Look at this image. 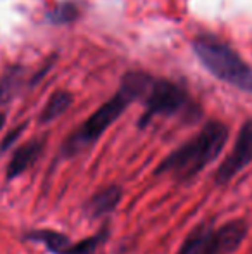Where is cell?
<instances>
[{
    "instance_id": "cell-14",
    "label": "cell",
    "mask_w": 252,
    "mask_h": 254,
    "mask_svg": "<svg viewBox=\"0 0 252 254\" xmlns=\"http://www.w3.org/2000/svg\"><path fill=\"white\" fill-rule=\"evenodd\" d=\"M104 237L105 234H97L94 237H88L85 241L78 242V244H71L64 254H94L99 246L104 242Z\"/></svg>"
},
{
    "instance_id": "cell-7",
    "label": "cell",
    "mask_w": 252,
    "mask_h": 254,
    "mask_svg": "<svg viewBox=\"0 0 252 254\" xmlns=\"http://www.w3.org/2000/svg\"><path fill=\"white\" fill-rule=\"evenodd\" d=\"M44 149L45 138H33V140L26 142V144L19 145L14 151L9 164H7V178H16L19 175H23L28 168H31L40 159Z\"/></svg>"
},
{
    "instance_id": "cell-15",
    "label": "cell",
    "mask_w": 252,
    "mask_h": 254,
    "mask_svg": "<svg viewBox=\"0 0 252 254\" xmlns=\"http://www.w3.org/2000/svg\"><path fill=\"white\" fill-rule=\"evenodd\" d=\"M24 128H26V123H21L19 127H16L14 130H10L9 133L5 135V138H3L2 145H0V151H7V149H9L10 145H12L14 142H16L17 138L21 137V133L24 131Z\"/></svg>"
},
{
    "instance_id": "cell-10",
    "label": "cell",
    "mask_w": 252,
    "mask_h": 254,
    "mask_svg": "<svg viewBox=\"0 0 252 254\" xmlns=\"http://www.w3.org/2000/svg\"><path fill=\"white\" fill-rule=\"evenodd\" d=\"M81 16V5L76 0H62L57 5H54L47 12V21L55 26H62V24H73Z\"/></svg>"
},
{
    "instance_id": "cell-11",
    "label": "cell",
    "mask_w": 252,
    "mask_h": 254,
    "mask_svg": "<svg viewBox=\"0 0 252 254\" xmlns=\"http://www.w3.org/2000/svg\"><path fill=\"white\" fill-rule=\"evenodd\" d=\"M28 239L35 242H42L47 249H50L55 254H64L69 248V241L66 235L59 234L54 230H33L28 234Z\"/></svg>"
},
{
    "instance_id": "cell-3",
    "label": "cell",
    "mask_w": 252,
    "mask_h": 254,
    "mask_svg": "<svg viewBox=\"0 0 252 254\" xmlns=\"http://www.w3.org/2000/svg\"><path fill=\"white\" fill-rule=\"evenodd\" d=\"M192 49L201 64L219 81L252 94V67L235 49L214 35H199L192 40Z\"/></svg>"
},
{
    "instance_id": "cell-9",
    "label": "cell",
    "mask_w": 252,
    "mask_h": 254,
    "mask_svg": "<svg viewBox=\"0 0 252 254\" xmlns=\"http://www.w3.org/2000/svg\"><path fill=\"white\" fill-rule=\"evenodd\" d=\"M73 94L66 90H57L50 95V99L45 104L44 111L40 113V123H50V121L57 120L59 116H62L71 106H73Z\"/></svg>"
},
{
    "instance_id": "cell-4",
    "label": "cell",
    "mask_w": 252,
    "mask_h": 254,
    "mask_svg": "<svg viewBox=\"0 0 252 254\" xmlns=\"http://www.w3.org/2000/svg\"><path fill=\"white\" fill-rule=\"evenodd\" d=\"M145 111L138 120V127L145 128L155 116H171L189 104V92L183 85L164 78H152L144 95Z\"/></svg>"
},
{
    "instance_id": "cell-12",
    "label": "cell",
    "mask_w": 252,
    "mask_h": 254,
    "mask_svg": "<svg viewBox=\"0 0 252 254\" xmlns=\"http://www.w3.org/2000/svg\"><path fill=\"white\" fill-rule=\"evenodd\" d=\"M23 74L24 69L19 66H12L3 74V78L0 80V106L9 102L16 95L17 88H19L21 81H23Z\"/></svg>"
},
{
    "instance_id": "cell-16",
    "label": "cell",
    "mask_w": 252,
    "mask_h": 254,
    "mask_svg": "<svg viewBox=\"0 0 252 254\" xmlns=\"http://www.w3.org/2000/svg\"><path fill=\"white\" fill-rule=\"evenodd\" d=\"M5 120H7L5 113H0V130H2V128H3V125H5Z\"/></svg>"
},
{
    "instance_id": "cell-6",
    "label": "cell",
    "mask_w": 252,
    "mask_h": 254,
    "mask_svg": "<svg viewBox=\"0 0 252 254\" xmlns=\"http://www.w3.org/2000/svg\"><path fill=\"white\" fill-rule=\"evenodd\" d=\"M249 227L244 220H233L218 230H211L204 254H232L242 246Z\"/></svg>"
},
{
    "instance_id": "cell-5",
    "label": "cell",
    "mask_w": 252,
    "mask_h": 254,
    "mask_svg": "<svg viewBox=\"0 0 252 254\" xmlns=\"http://www.w3.org/2000/svg\"><path fill=\"white\" fill-rule=\"evenodd\" d=\"M252 161V120H247L242 125L237 140L233 144L232 151L223 159V163L218 166L214 175L216 184L223 185L228 184L233 177L240 173L244 168Z\"/></svg>"
},
{
    "instance_id": "cell-8",
    "label": "cell",
    "mask_w": 252,
    "mask_h": 254,
    "mask_svg": "<svg viewBox=\"0 0 252 254\" xmlns=\"http://www.w3.org/2000/svg\"><path fill=\"white\" fill-rule=\"evenodd\" d=\"M121 197H123V189L119 185H109V187L102 189L101 192H97L88 201L85 209H87V213L92 218L104 216V214L112 213L118 207V204L121 202Z\"/></svg>"
},
{
    "instance_id": "cell-1",
    "label": "cell",
    "mask_w": 252,
    "mask_h": 254,
    "mask_svg": "<svg viewBox=\"0 0 252 254\" xmlns=\"http://www.w3.org/2000/svg\"><path fill=\"white\" fill-rule=\"evenodd\" d=\"M152 78L154 76L145 71H128L123 74L118 92L107 102L102 104L76 131H73L66 138L62 145L64 156L71 157L95 144L104 135V131L125 113L131 102L144 99Z\"/></svg>"
},
{
    "instance_id": "cell-13",
    "label": "cell",
    "mask_w": 252,
    "mask_h": 254,
    "mask_svg": "<svg viewBox=\"0 0 252 254\" xmlns=\"http://www.w3.org/2000/svg\"><path fill=\"white\" fill-rule=\"evenodd\" d=\"M209 234H211V227L205 223L199 225L194 232L185 239L182 249L178 251V254H204L205 249V242L209 239Z\"/></svg>"
},
{
    "instance_id": "cell-2",
    "label": "cell",
    "mask_w": 252,
    "mask_h": 254,
    "mask_svg": "<svg viewBox=\"0 0 252 254\" xmlns=\"http://www.w3.org/2000/svg\"><path fill=\"white\" fill-rule=\"evenodd\" d=\"M228 135L230 130L225 123L207 121L194 138L180 145L159 164L155 175H169L176 182L192 180L221 154Z\"/></svg>"
}]
</instances>
